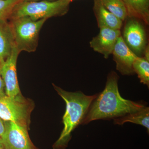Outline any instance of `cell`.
<instances>
[{
    "instance_id": "13",
    "label": "cell",
    "mask_w": 149,
    "mask_h": 149,
    "mask_svg": "<svg viewBox=\"0 0 149 149\" xmlns=\"http://www.w3.org/2000/svg\"><path fill=\"white\" fill-rule=\"evenodd\" d=\"M14 47L13 36L8 21L0 23V65L1 66L10 56Z\"/></svg>"
},
{
    "instance_id": "20",
    "label": "cell",
    "mask_w": 149,
    "mask_h": 149,
    "mask_svg": "<svg viewBox=\"0 0 149 149\" xmlns=\"http://www.w3.org/2000/svg\"><path fill=\"white\" fill-rule=\"evenodd\" d=\"M144 58L146 59L148 61H149V47L148 45H147L145 50H144L143 53Z\"/></svg>"
},
{
    "instance_id": "21",
    "label": "cell",
    "mask_w": 149,
    "mask_h": 149,
    "mask_svg": "<svg viewBox=\"0 0 149 149\" xmlns=\"http://www.w3.org/2000/svg\"><path fill=\"white\" fill-rule=\"evenodd\" d=\"M0 149H6L2 139L0 138Z\"/></svg>"
},
{
    "instance_id": "9",
    "label": "cell",
    "mask_w": 149,
    "mask_h": 149,
    "mask_svg": "<svg viewBox=\"0 0 149 149\" xmlns=\"http://www.w3.org/2000/svg\"><path fill=\"white\" fill-rule=\"evenodd\" d=\"M100 32L90 41V46L93 50L101 54L106 59L112 53L115 46L121 36L120 30L109 28H100Z\"/></svg>"
},
{
    "instance_id": "16",
    "label": "cell",
    "mask_w": 149,
    "mask_h": 149,
    "mask_svg": "<svg viewBox=\"0 0 149 149\" xmlns=\"http://www.w3.org/2000/svg\"><path fill=\"white\" fill-rule=\"evenodd\" d=\"M107 10L124 21L128 17L127 10L122 0H100Z\"/></svg>"
},
{
    "instance_id": "17",
    "label": "cell",
    "mask_w": 149,
    "mask_h": 149,
    "mask_svg": "<svg viewBox=\"0 0 149 149\" xmlns=\"http://www.w3.org/2000/svg\"><path fill=\"white\" fill-rule=\"evenodd\" d=\"M24 0H0V23L7 22L14 8Z\"/></svg>"
},
{
    "instance_id": "12",
    "label": "cell",
    "mask_w": 149,
    "mask_h": 149,
    "mask_svg": "<svg viewBox=\"0 0 149 149\" xmlns=\"http://www.w3.org/2000/svg\"><path fill=\"white\" fill-rule=\"evenodd\" d=\"M127 10L128 17L140 19L149 24V0H122Z\"/></svg>"
},
{
    "instance_id": "7",
    "label": "cell",
    "mask_w": 149,
    "mask_h": 149,
    "mask_svg": "<svg viewBox=\"0 0 149 149\" xmlns=\"http://www.w3.org/2000/svg\"><path fill=\"white\" fill-rule=\"evenodd\" d=\"M5 123L1 139L6 149H37L29 138V128L12 121H5Z\"/></svg>"
},
{
    "instance_id": "3",
    "label": "cell",
    "mask_w": 149,
    "mask_h": 149,
    "mask_svg": "<svg viewBox=\"0 0 149 149\" xmlns=\"http://www.w3.org/2000/svg\"><path fill=\"white\" fill-rule=\"evenodd\" d=\"M46 19L34 20L28 17L10 18L8 20L14 42L19 53L34 52L37 50L40 31Z\"/></svg>"
},
{
    "instance_id": "2",
    "label": "cell",
    "mask_w": 149,
    "mask_h": 149,
    "mask_svg": "<svg viewBox=\"0 0 149 149\" xmlns=\"http://www.w3.org/2000/svg\"><path fill=\"white\" fill-rule=\"evenodd\" d=\"M53 85L66 104V110L63 117L64 128L54 147V149H64L71 139L72 131L78 125L82 124L91 104L98 94L87 95L81 91L67 92L54 84Z\"/></svg>"
},
{
    "instance_id": "10",
    "label": "cell",
    "mask_w": 149,
    "mask_h": 149,
    "mask_svg": "<svg viewBox=\"0 0 149 149\" xmlns=\"http://www.w3.org/2000/svg\"><path fill=\"white\" fill-rule=\"evenodd\" d=\"M112 54L118 72L123 75L134 74L133 63L137 56L125 44L121 35L118 38Z\"/></svg>"
},
{
    "instance_id": "4",
    "label": "cell",
    "mask_w": 149,
    "mask_h": 149,
    "mask_svg": "<svg viewBox=\"0 0 149 149\" xmlns=\"http://www.w3.org/2000/svg\"><path fill=\"white\" fill-rule=\"evenodd\" d=\"M70 3L67 0L24 1L15 7L10 19L26 16L38 20L63 16L68 12Z\"/></svg>"
},
{
    "instance_id": "6",
    "label": "cell",
    "mask_w": 149,
    "mask_h": 149,
    "mask_svg": "<svg viewBox=\"0 0 149 149\" xmlns=\"http://www.w3.org/2000/svg\"><path fill=\"white\" fill-rule=\"evenodd\" d=\"M125 20L123 39L135 54L141 56L147 45L146 30L140 19L128 17Z\"/></svg>"
},
{
    "instance_id": "23",
    "label": "cell",
    "mask_w": 149,
    "mask_h": 149,
    "mask_svg": "<svg viewBox=\"0 0 149 149\" xmlns=\"http://www.w3.org/2000/svg\"><path fill=\"white\" fill-rule=\"evenodd\" d=\"M67 1H68L70 2L71 3L72 2V1H74V0H67Z\"/></svg>"
},
{
    "instance_id": "15",
    "label": "cell",
    "mask_w": 149,
    "mask_h": 149,
    "mask_svg": "<svg viewBox=\"0 0 149 149\" xmlns=\"http://www.w3.org/2000/svg\"><path fill=\"white\" fill-rule=\"evenodd\" d=\"M133 70L138 75L140 82L149 87V61L143 57L138 56L133 62Z\"/></svg>"
},
{
    "instance_id": "11",
    "label": "cell",
    "mask_w": 149,
    "mask_h": 149,
    "mask_svg": "<svg viewBox=\"0 0 149 149\" xmlns=\"http://www.w3.org/2000/svg\"><path fill=\"white\" fill-rule=\"evenodd\" d=\"M94 1L93 11L99 28L120 30L123 22L107 10L100 0Z\"/></svg>"
},
{
    "instance_id": "22",
    "label": "cell",
    "mask_w": 149,
    "mask_h": 149,
    "mask_svg": "<svg viewBox=\"0 0 149 149\" xmlns=\"http://www.w3.org/2000/svg\"><path fill=\"white\" fill-rule=\"evenodd\" d=\"M57 1V0H24V1Z\"/></svg>"
},
{
    "instance_id": "8",
    "label": "cell",
    "mask_w": 149,
    "mask_h": 149,
    "mask_svg": "<svg viewBox=\"0 0 149 149\" xmlns=\"http://www.w3.org/2000/svg\"><path fill=\"white\" fill-rule=\"evenodd\" d=\"M20 53L14 47L10 56L1 67L6 95L14 98L21 95L17 74V63Z\"/></svg>"
},
{
    "instance_id": "5",
    "label": "cell",
    "mask_w": 149,
    "mask_h": 149,
    "mask_svg": "<svg viewBox=\"0 0 149 149\" xmlns=\"http://www.w3.org/2000/svg\"><path fill=\"white\" fill-rule=\"evenodd\" d=\"M33 108V102L22 94L14 98L7 95L0 97V118L4 121H12L29 128Z\"/></svg>"
},
{
    "instance_id": "14",
    "label": "cell",
    "mask_w": 149,
    "mask_h": 149,
    "mask_svg": "<svg viewBox=\"0 0 149 149\" xmlns=\"http://www.w3.org/2000/svg\"><path fill=\"white\" fill-rule=\"evenodd\" d=\"M127 122L141 125L149 130V108L146 107L138 111L128 113L122 117L113 119L114 124L122 125Z\"/></svg>"
},
{
    "instance_id": "19",
    "label": "cell",
    "mask_w": 149,
    "mask_h": 149,
    "mask_svg": "<svg viewBox=\"0 0 149 149\" xmlns=\"http://www.w3.org/2000/svg\"><path fill=\"white\" fill-rule=\"evenodd\" d=\"M5 129V121L0 118V138L1 139L4 134Z\"/></svg>"
},
{
    "instance_id": "1",
    "label": "cell",
    "mask_w": 149,
    "mask_h": 149,
    "mask_svg": "<svg viewBox=\"0 0 149 149\" xmlns=\"http://www.w3.org/2000/svg\"><path fill=\"white\" fill-rule=\"evenodd\" d=\"M119 76L113 71L109 73L104 91L91 104L82 124L94 120L117 118L143 109L145 103L123 99L118 91Z\"/></svg>"
},
{
    "instance_id": "18",
    "label": "cell",
    "mask_w": 149,
    "mask_h": 149,
    "mask_svg": "<svg viewBox=\"0 0 149 149\" xmlns=\"http://www.w3.org/2000/svg\"><path fill=\"white\" fill-rule=\"evenodd\" d=\"M1 66L0 65V97L6 95L5 93V90L4 83L1 74Z\"/></svg>"
}]
</instances>
